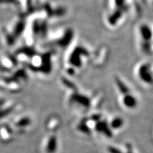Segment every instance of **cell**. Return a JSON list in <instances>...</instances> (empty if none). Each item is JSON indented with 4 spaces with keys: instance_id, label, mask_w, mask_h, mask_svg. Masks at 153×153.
I'll list each match as a JSON object with an SVG mask.
<instances>
[{
    "instance_id": "obj_1",
    "label": "cell",
    "mask_w": 153,
    "mask_h": 153,
    "mask_svg": "<svg viewBox=\"0 0 153 153\" xmlns=\"http://www.w3.org/2000/svg\"><path fill=\"white\" fill-rule=\"evenodd\" d=\"M95 128L96 130L99 133L104 134L107 137H111L112 133L111 131L110 128L108 127V125L105 121H100V120L97 121Z\"/></svg>"
},
{
    "instance_id": "obj_2",
    "label": "cell",
    "mask_w": 153,
    "mask_h": 153,
    "mask_svg": "<svg viewBox=\"0 0 153 153\" xmlns=\"http://www.w3.org/2000/svg\"><path fill=\"white\" fill-rule=\"evenodd\" d=\"M123 104L128 108H133L137 105V100L133 95L127 92L124 94Z\"/></svg>"
},
{
    "instance_id": "obj_3",
    "label": "cell",
    "mask_w": 153,
    "mask_h": 153,
    "mask_svg": "<svg viewBox=\"0 0 153 153\" xmlns=\"http://www.w3.org/2000/svg\"><path fill=\"white\" fill-rule=\"evenodd\" d=\"M57 147V139L55 135H51L48 141L46 151L48 153H54Z\"/></svg>"
},
{
    "instance_id": "obj_4",
    "label": "cell",
    "mask_w": 153,
    "mask_h": 153,
    "mask_svg": "<svg viewBox=\"0 0 153 153\" xmlns=\"http://www.w3.org/2000/svg\"><path fill=\"white\" fill-rule=\"evenodd\" d=\"M123 120L121 118L118 117V118H115L114 119H113V120L111 123V127L114 129H118L120 128L123 125Z\"/></svg>"
},
{
    "instance_id": "obj_5",
    "label": "cell",
    "mask_w": 153,
    "mask_h": 153,
    "mask_svg": "<svg viewBox=\"0 0 153 153\" xmlns=\"http://www.w3.org/2000/svg\"><path fill=\"white\" fill-rule=\"evenodd\" d=\"M78 129H79L80 131L83 132V133H89V132H90L89 127H88L87 123H85V121L81 122V123L79 124V126H78Z\"/></svg>"
},
{
    "instance_id": "obj_6",
    "label": "cell",
    "mask_w": 153,
    "mask_h": 153,
    "mask_svg": "<svg viewBox=\"0 0 153 153\" xmlns=\"http://www.w3.org/2000/svg\"><path fill=\"white\" fill-rule=\"evenodd\" d=\"M107 150H108L109 153H123L121 150H119V149L114 146H108Z\"/></svg>"
},
{
    "instance_id": "obj_7",
    "label": "cell",
    "mask_w": 153,
    "mask_h": 153,
    "mask_svg": "<svg viewBox=\"0 0 153 153\" xmlns=\"http://www.w3.org/2000/svg\"><path fill=\"white\" fill-rule=\"evenodd\" d=\"M30 120L29 119H27V118H25L24 120H22L19 123V126H28V124H29Z\"/></svg>"
},
{
    "instance_id": "obj_8",
    "label": "cell",
    "mask_w": 153,
    "mask_h": 153,
    "mask_svg": "<svg viewBox=\"0 0 153 153\" xmlns=\"http://www.w3.org/2000/svg\"><path fill=\"white\" fill-rule=\"evenodd\" d=\"M126 153H134L131 145L127 144V151H126Z\"/></svg>"
}]
</instances>
